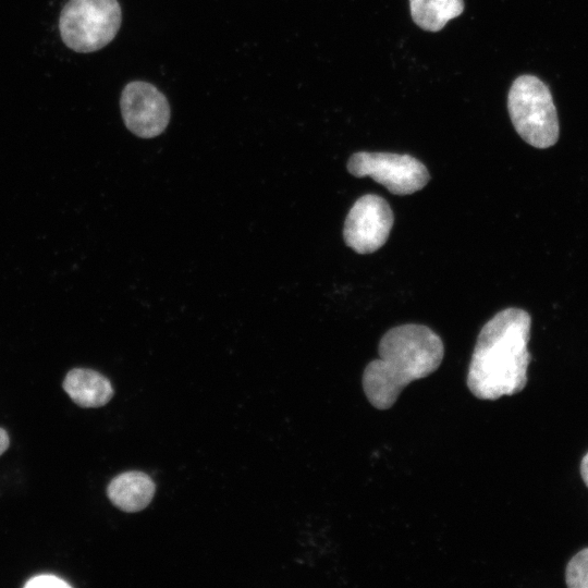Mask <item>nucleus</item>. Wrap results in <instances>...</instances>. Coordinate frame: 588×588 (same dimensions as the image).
Wrapping results in <instances>:
<instances>
[{
    "label": "nucleus",
    "instance_id": "nucleus-7",
    "mask_svg": "<svg viewBox=\"0 0 588 588\" xmlns=\"http://www.w3.org/2000/svg\"><path fill=\"white\" fill-rule=\"evenodd\" d=\"M393 225V212L388 201L375 194L358 198L348 211L343 237L358 254H370L387 242Z\"/></svg>",
    "mask_w": 588,
    "mask_h": 588
},
{
    "label": "nucleus",
    "instance_id": "nucleus-9",
    "mask_svg": "<svg viewBox=\"0 0 588 588\" xmlns=\"http://www.w3.org/2000/svg\"><path fill=\"white\" fill-rule=\"evenodd\" d=\"M63 389L75 404L86 408L100 407L113 396L109 379L86 368L70 370L63 380Z\"/></svg>",
    "mask_w": 588,
    "mask_h": 588
},
{
    "label": "nucleus",
    "instance_id": "nucleus-13",
    "mask_svg": "<svg viewBox=\"0 0 588 588\" xmlns=\"http://www.w3.org/2000/svg\"><path fill=\"white\" fill-rule=\"evenodd\" d=\"M10 440L7 431L0 428V455H2L9 448Z\"/></svg>",
    "mask_w": 588,
    "mask_h": 588
},
{
    "label": "nucleus",
    "instance_id": "nucleus-3",
    "mask_svg": "<svg viewBox=\"0 0 588 588\" xmlns=\"http://www.w3.org/2000/svg\"><path fill=\"white\" fill-rule=\"evenodd\" d=\"M511 121L518 135L537 148L553 146L559 138L555 106L548 86L534 75L518 76L507 96Z\"/></svg>",
    "mask_w": 588,
    "mask_h": 588
},
{
    "label": "nucleus",
    "instance_id": "nucleus-12",
    "mask_svg": "<svg viewBox=\"0 0 588 588\" xmlns=\"http://www.w3.org/2000/svg\"><path fill=\"white\" fill-rule=\"evenodd\" d=\"M24 587L25 588H54V587L69 588L71 587V585L54 575L41 574V575H37L28 579L25 583Z\"/></svg>",
    "mask_w": 588,
    "mask_h": 588
},
{
    "label": "nucleus",
    "instance_id": "nucleus-2",
    "mask_svg": "<svg viewBox=\"0 0 588 588\" xmlns=\"http://www.w3.org/2000/svg\"><path fill=\"white\" fill-rule=\"evenodd\" d=\"M378 353L364 370L363 389L373 407L388 409L407 384L438 369L444 346L430 328L406 323L384 333Z\"/></svg>",
    "mask_w": 588,
    "mask_h": 588
},
{
    "label": "nucleus",
    "instance_id": "nucleus-10",
    "mask_svg": "<svg viewBox=\"0 0 588 588\" xmlns=\"http://www.w3.org/2000/svg\"><path fill=\"white\" fill-rule=\"evenodd\" d=\"M411 15L417 26L439 32L446 23L461 15L463 0H409Z\"/></svg>",
    "mask_w": 588,
    "mask_h": 588
},
{
    "label": "nucleus",
    "instance_id": "nucleus-11",
    "mask_svg": "<svg viewBox=\"0 0 588 588\" xmlns=\"http://www.w3.org/2000/svg\"><path fill=\"white\" fill-rule=\"evenodd\" d=\"M565 583L569 588H588V548L580 550L569 560Z\"/></svg>",
    "mask_w": 588,
    "mask_h": 588
},
{
    "label": "nucleus",
    "instance_id": "nucleus-8",
    "mask_svg": "<svg viewBox=\"0 0 588 588\" xmlns=\"http://www.w3.org/2000/svg\"><path fill=\"white\" fill-rule=\"evenodd\" d=\"M156 486L152 479L142 471H126L114 477L107 494L111 503L124 512H138L154 498Z\"/></svg>",
    "mask_w": 588,
    "mask_h": 588
},
{
    "label": "nucleus",
    "instance_id": "nucleus-6",
    "mask_svg": "<svg viewBox=\"0 0 588 588\" xmlns=\"http://www.w3.org/2000/svg\"><path fill=\"white\" fill-rule=\"evenodd\" d=\"M120 108L126 128L140 138L160 135L170 122L167 97L148 82L127 83L121 94Z\"/></svg>",
    "mask_w": 588,
    "mask_h": 588
},
{
    "label": "nucleus",
    "instance_id": "nucleus-1",
    "mask_svg": "<svg viewBox=\"0 0 588 588\" xmlns=\"http://www.w3.org/2000/svg\"><path fill=\"white\" fill-rule=\"evenodd\" d=\"M531 320L527 311L506 308L481 328L470 358L467 385L480 400L520 392L527 383Z\"/></svg>",
    "mask_w": 588,
    "mask_h": 588
},
{
    "label": "nucleus",
    "instance_id": "nucleus-14",
    "mask_svg": "<svg viewBox=\"0 0 588 588\" xmlns=\"http://www.w3.org/2000/svg\"><path fill=\"white\" fill-rule=\"evenodd\" d=\"M580 475H581V478H583L584 482L588 487V452L581 460Z\"/></svg>",
    "mask_w": 588,
    "mask_h": 588
},
{
    "label": "nucleus",
    "instance_id": "nucleus-4",
    "mask_svg": "<svg viewBox=\"0 0 588 588\" xmlns=\"http://www.w3.org/2000/svg\"><path fill=\"white\" fill-rule=\"evenodd\" d=\"M121 22L118 0H70L61 11L59 29L66 47L87 53L111 42Z\"/></svg>",
    "mask_w": 588,
    "mask_h": 588
},
{
    "label": "nucleus",
    "instance_id": "nucleus-5",
    "mask_svg": "<svg viewBox=\"0 0 588 588\" xmlns=\"http://www.w3.org/2000/svg\"><path fill=\"white\" fill-rule=\"evenodd\" d=\"M347 170L357 177H371L394 195L420 191L430 179L427 168L418 159L392 152H355L348 159Z\"/></svg>",
    "mask_w": 588,
    "mask_h": 588
}]
</instances>
